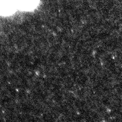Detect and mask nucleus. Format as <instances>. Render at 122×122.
I'll list each match as a JSON object with an SVG mask.
<instances>
[{
  "mask_svg": "<svg viewBox=\"0 0 122 122\" xmlns=\"http://www.w3.org/2000/svg\"><path fill=\"white\" fill-rule=\"evenodd\" d=\"M15 0H0V12L8 13L13 10Z\"/></svg>",
  "mask_w": 122,
  "mask_h": 122,
  "instance_id": "nucleus-1",
  "label": "nucleus"
}]
</instances>
